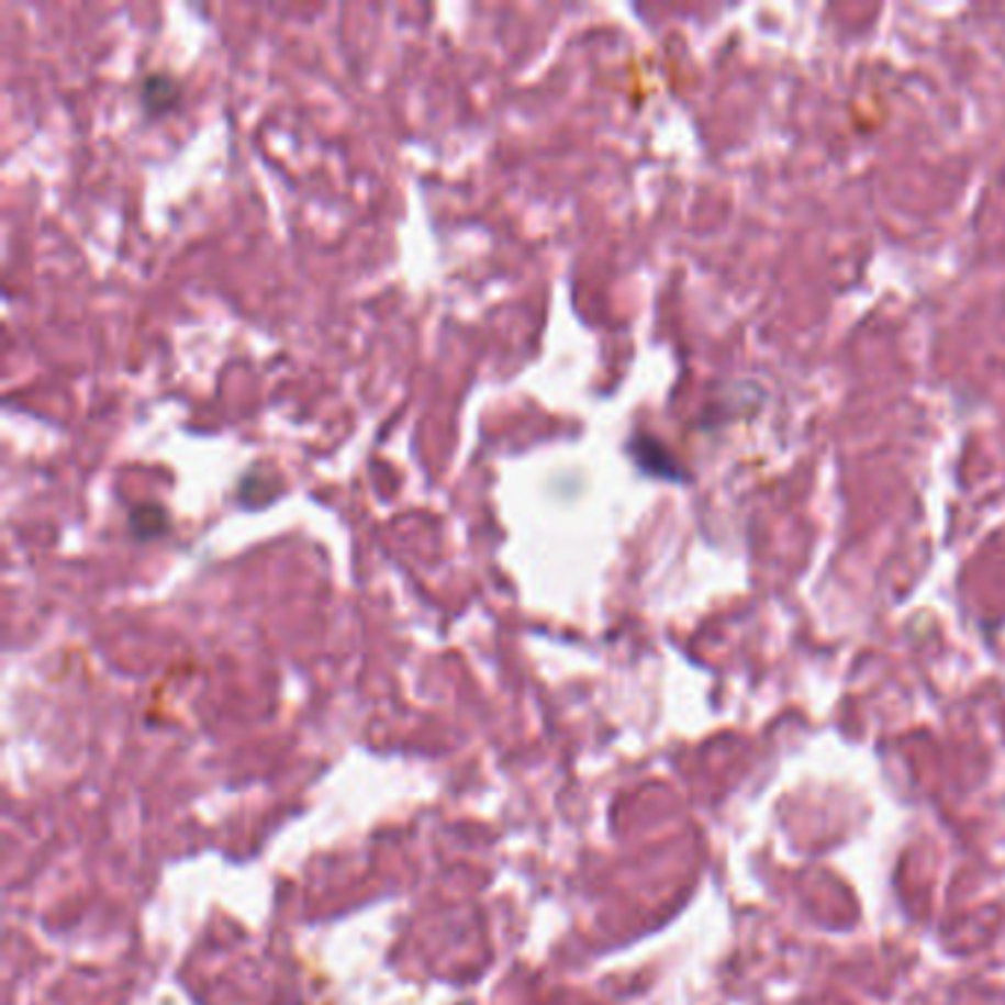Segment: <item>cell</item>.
Listing matches in <instances>:
<instances>
[{"mask_svg": "<svg viewBox=\"0 0 1005 1005\" xmlns=\"http://www.w3.org/2000/svg\"><path fill=\"white\" fill-rule=\"evenodd\" d=\"M139 103L142 112H145V119L157 122L163 115H171V112L183 103V86H180V80H175V77L168 75V71L145 75L139 86Z\"/></svg>", "mask_w": 1005, "mask_h": 1005, "instance_id": "1", "label": "cell"}, {"mask_svg": "<svg viewBox=\"0 0 1005 1005\" xmlns=\"http://www.w3.org/2000/svg\"><path fill=\"white\" fill-rule=\"evenodd\" d=\"M283 490V481H280L275 472H260L257 466L248 469L243 478H239V484H236V502L245 511H260V507H269L275 499Z\"/></svg>", "mask_w": 1005, "mask_h": 1005, "instance_id": "2", "label": "cell"}, {"mask_svg": "<svg viewBox=\"0 0 1005 1005\" xmlns=\"http://www.w3.org/2000/svg\"><path fill=\"white\" fill-rule=\"evenodd\" d=\"M127 528H131L133 540H157L168 531V513L154 502L133 504L131 513H127Z\"/></svg>", "mask_w": 1005, "mask_h": 1005, "instance_id": "3", "label": "cell"}, {"mask_svg": "<svg viewBox=\"0 0 1005 1005\" xmlns=\"http://www.w3.org/2000/svg\"><path fill=\"white\" fill-rule=\"evenodd\" d=\"M628 451H632L634 460H637L640 469H646L649 476H672V469H675V464L667 457L661 443L652 437H646V434L634 437L632 443H628Z\"/></svg>", "mask_w": 1005, "mask_h": 1005, "instance_id": "4", "label": "cell"}]
</instances>
